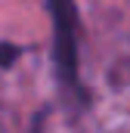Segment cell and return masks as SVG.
I'll return each mask as SVG.
<instances>
[{
    "instance_id": "6da1fadb",
    "label": "cell",
    "mask_w": 130,
    "mask_h": 133,
    "mask_svg": "<svg viewBox=\"0 0 130 133\" xmlns=\"http://www.w3.org/2000/svg\"><path fill=\"white\" fill-rule=\"evenodd\" d=\"M53 28H56V62L68 84L77 77V16L71 0H50Z\"/></svg>"
},
{
    "instance_id": "7a4b0ae2",
    "label": "cell",
    "mask_w": 130,
    "mask_h": 133,
    "mask_svg": "<svg viewBox=\"0 0 130 133\" xmlns=\"http://www.w3.org/2000/svg\"><path fill=\"white\" fill-rule=\"evenodd\" d=\"M19 59V46L16 43H0V68H9Z\"/></svg>"
}]
</instances>
